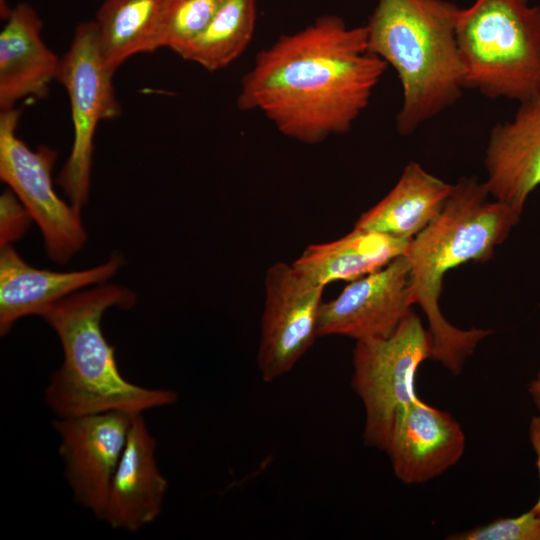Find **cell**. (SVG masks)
Returning a JSON list of instances; mask_svg holds the SVG:
<instances>
[{"label":"cell","mask_w":540,"mask_h":540,"mask_svg":"<svg viewBox=\"0 0 540 540\" xmlns=\"http://www.w3.org/2000/svg\"><path fill=\"white\" fill-rule=\"evenodd\" d=\"M12 9H10L7 5V0H0V15L1 18L6 20L10 14Z\"/></svg>","instance_id":"484cf974"},{"label":"cell","mask_w":540,"mask_h":540,"mask_svg":"<svg viewBox=\"0 0 540 540\" xmlns=\"http://www.w3.org/2000/svg\"><path fill=\"white\" fill-rule=\"evenodd\" d=\"M36 11L22 3L12 9L0 33V110L27 96L45 97L59 59L43 42Z\"/></svg>","instance_id":"2e32d148"},{"label":"cell","mask_w":540,"mask_h":540,"mask_svg":"<svg viewBox=\"0 0 540 540\" xmlns=\"http://www.w3.org/2000/svg\"><path fill=\"white\" fill-rule=\"evenodd\" d=\"M113 75L103 64L95 22L79 23L68 50L59 59L55 76L67 91L74 127L72 149L56 182L79 210L89 198L97 125L121 112Z\"/></svg>","instance_id":"52a82bcc"},{"label":"cell","mask_w":540,"mask_h":540,"mask_svg":"<svg viewBox=\"0 0 540 540\" xmlns=\"http://www.w3.org/2000/svg\"><path fill=\"white\" fill-rule=\"evenodd\" d=\"M167 0H106L97 12V43L112 73L131 56L162 47V19Z\"/></svg>","instance_id":"d6986e66"},{"label":"cell","mask_w":540,"mask_h":540,"mask_svg":"<svg viewBox=\"0 0 540 540\" xmlns=\"http://www.w3.org/2000/svg\"><path fill=\"white\" fill-rule=\"evenodd\" d=\"M538 540H540V534H539V538H538Z\"/></svg>","instance_id":"4316f807"},{"label":"cell","mask_w":540,"mask_h":540,"mask_svg":"<svg viewBox=\"0 0 540 540\" xmlns=\"http://www.w3.org/2000/svg\"><path fill=\"white\" fill-rule=\"evenodd\" d=\"M155 452L156 440L142 414L133 415L100 521L114 529L136 532L158 518L168 482L158 467Z\"/></svg>","instance_id":"5bb4252c"},{"label":"cell","mask_w":540,"mask_h":540,"mask_svg":"<svg viewBox=\"0 0 540 540\" xmlns=\"http://www.w3.org/2000/svg\"><path fill=\"white\" fill-rule=\"evenodd\" d=\"M387 68L370 50L366 26L326 15L257 54L237 105L286 137L317 144L351 129Z\"/></svg>","instance_id":"6da1fadb"},{"label":"cell","mask_w":540,"mask_h":540,"mask_svg":"<svg viewBox=\"0 0 540 540\" xmlns=\"http://www.w3.org/2000/svg\"><path fill=\"white\" fill-rule=\"evenodd\" d=\"M256 22V0H224L206 29L179 56L208 71L230 65L248 47Z\"/></svg>","instance_id":"ffe728a7"},{"label":"cell","mask_w":540,"mask_h":540,"mask_svg":"<svg viewBox=\"0 0 540 540\" xmlns=\"http://www.w3.org/2000/svg\"><path fill=\"white\" fill-rule=\"evenodd\" d=\"M431 356V338L410 311L388 337L356 341L351 387L362 402L364 443L385 451L399 411L418 397L416 375Z\"/></svg>","instance_id":"8992f818"},{"label":"cell","mask_w":540,"mask_h":540,"mask_svg":"<svg viewBox=\"0 0 540 540\" xmlns=\"http://www.w3.org/2000/svg\"><path fill=\"white\" fill-rule=\"evenodd\" d=\"M32 221L16 194L6 189L0 196V248L21 239Z\"/></svg>","instance_id":"603a6c76"},{"label":"cell","mask_w":540,"mask_h":540,"mask_svg":"<svg viewBox=\"0 0 540 540\" xmlns=\"http://www.w3.org/2000/svg\"><path fill=\"white\" fill-rule=\"evenodd\" d=\"M484 164L490 195L522 214L540 185V95L520 102L511 121L493 127Z\"/></svg>","instance_id":"9a60e30c"},{"label":"cell","mask_w":540,"mask_h":540,"mask_svg":"<svg viewBox=\"0 0 540 540\" xmlns=\"http://www.w3.org/2000/svg\"><path fill=\"white\" fill-rule=\"evenodd\" d=\"M20 110L0 113V178L16 194L38 225L47 256L66 264L85 245L81 210L62 200L52 182L56 150H32L16 135Z\"/></svg>","instance_id":"ba28073f"},{"label":"cell","mask_w":540,"mask_h":540,"mask_svg":"<svg viewBox=\"0 0 540 540\" xmlns=\"http://www.w3.org/2000/svg\"><path fill=\"white\" fill-rule=\"evenodd\" d=\"M324 286L294 265L278 261L266 271L257 366L265 382L289 371L318 336Z\"/></svg>","instance_id":"9c48e42d"},{"label":"cell","mask_w":540,"mask_h":540,"mask_svg":"<svg viewBox=\"0 0 540 540\" xmlns=\"http://www.w3.org/2000/svg\"><path fill=\"white\" fill-rule=\"evenodd\" d=\"M132 417L110 411L57 418L53 422L73 497L98 520L126 446Z\"/></svg>","instance_id":"30bf717a"},{"label":"cell","mask_w":540,"mask_h":540,"mask_svg":"<svg viewBox=\"0 0 540 540\" xmlns=\"http://www.w3.org/2000/svg\"><path fill=\"white\" fill-rule=\"evenodd\" d=\"M124 260L114 254L106 262L85 270L68 272L29 265L12 247L0 248V334L5 336L16 321L29 315L43 317L62 299L106 283Z\"/></svg>","instance_id":"4fadbf2b"},{"label":"cell","mask_w":540,"mask_h":540,"mask_svg":"<svg viewBox=\"0 0 540 540\" xmlns=\"http://www.w3.org/2000/svg\"><path fill=\"white\" fill-rule=\"evenodd\" d=\"M223 1L167 0L162 19V47L179 55L206 29Z\"/></svg>","instance_id":"44dd1931"},{"label":"cell","mask_w":540,"mask_h":540,"mask_svg":"<svg viewBox=\"0 0 540 540\" xmlns=\"http://www.w3.org/2000/svg\"><path fill=\"white\" fill-rule=\"evenodd\" d=\"M456 36L466 88L519 103L540 95V7L528 0H473Z\"/></svg>","instance_id":"5b68a950"},{"label":"cell","mask_w":540,"mask_h":540,"mask_svg":"<svg viewBox=\"0 0 540 540\" xmlns=\"http://www.w3.org/2000/svg\"><path fill=\"white\" fill-rule=\"evenodd\" d=\"M528 394L540 415V369L528 384Z\"/></svg>","instance_id":"d4e9b609"},{"label":"cell","mask_w":540,"mask_h":540,"mask_svg":"<svg viewBox=\"0 0 540 540\" xmlns=\"http://www.w3.org/2000/svg\"><path fill=\"white\" fill-rule=\"evenodd\" d=\"M528 436L536 456V466L540 478V415L533 416L528 427ZM531 511L540 517V497Z\"/></svg>","instance_id":"cb8c5ba5"},{"label":"cell","mask_w":540,"mask_h":540,"mask_svg":"<svg viewBox=\"0 0 540 540\" xmlns=\"http://www.w3.org/2000/svg\"><path fill=\"white\" fill-rule=\"evenodd\" d=\"M465 447L466 437L459 422L417 397L397 414L384 452L395 476L415 485L433 480L456 465Z\"/></svg>","instance_id":"7c38bea8"},{"label":"cell","mask_w":540,"mask_h":540,"mask_svg":"<svg viewBox=\"0 0 540 540\" xmlns=\"http://www.w3.org/2000/svg\"><path fill=\"white\" fill-rule=\"evenodd\" d=\"M453 185L410 162L395 186L354 227L412 240L442 212Z\"/></svg>","instance_id":"e0dca14e"},{"label":"cell","mask_w":540,"mask_h":540,"mask_svg":"<svg viewBox=\"0 0 540 540\" xmlns=\"http://www.w3.org/2000/svg\"><path fill=\"white\" fill-rule=\"evenodd\" d=\"M521 214L495 200L484 182L461 178L440 215L409 243V297L427 319L430 359L452 375L461 374L477 345L492 333L482 328L461 329L443 316L439 300L445 274L467 262H486L503 243Z\"/></svg>","instance_id":"7a4b0ae2"},{"label":"cell","mask_w":540,"mask_h":540,"mask_svg":"<svg viewBox=\"0 0 540 540\" xmlns=\"http://www.w3.org/2000/svg\"><path fill=\"white\" fill-rule=\"evenodd\" d=\"M411 240L379 232L353 230L324 243L308 245L292 264L317 284L354 281L404 255Z\"/></svg>","instance_id":"ac0fdd59"},{"label":"cell","mask_w":540,"mask_h":540,"mask_svg":"<svg viewBox=\"0 0 540 540\" xmlns=\"http://www.w3.org/2000/svg\"><path fill=\"white\" fill-rule=\"evenodd\" d=\"M540 517L531 510L517 517L495 519L485 525L448 535V540H538Z\"/></svg>","instance_id":"7402d4cb"},{"label":"cell","mask_w":540,"mask_h":540,"mask_svg":"<svg viewBox=\"0 0 540 540\" xmlns=\"http://www.w3.org/2000/svg\"><path fill=\"white\" fill-rule=\"evenodd\" d=\"M135 303L129 288L104 283L62 299L43 316L63 350V362L45 389V402L57 418L142 414L177 400L176 392L139 386L119 371L101 321L108 308L130 309Z\"/></svg>","instance_id":"3957f363"},{"label":"cell","mask_w":540,"mask_h":540,"mask_svg":"<svg viewBox=\"0 0 540 540\" xmlns=\"http://www.w3.org/2000/svg\"><path fill=\"white\" fill-rule=\"evenodd\" d=\"M459 10L446 0H378L365 25L370 50L395 70L402 87L396 116L401 135L452 106L466 88L456 36Z\"/></svg>","instance_id":"277c9868"},{"label":"cell","mask_w":540,"mask_h":540,"mask_svg":"<svg viewBox=\"0 0 540 540\" xmlns=\"http://www.w3.org/2000/svg\"><path fill=\"white\" fill-rule=\"evenodd\" d=\"M411 305L409 264L401 255L323 302L318 336H345L355 341L386 338L412 310Z\"/></svg>","instance_id":"8fae6325"}]
</instances>
